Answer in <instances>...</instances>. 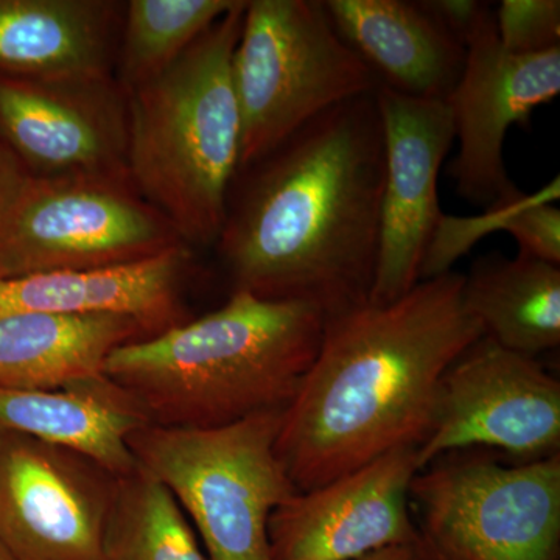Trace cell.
<instances>
[{
	"label": "cell",
	"instance_id": "23",
	"mask_svg": "<svg viewBox=\"0 0 560 560\" xmlns=\"http://www.w3.org/2000/svg\"><path fill=\"white\" fill-rule=\"evenodd\" d=\"M559 176L537 194L525 195L512 210L504 232L518 243V254L560 267Z\"/></svg>",
	"mask_w": 560,
	"mask_h": 560
},
{
	"label": "cell",
	"instance_id": "3",
	"mask_svg": "<svg viewBox=\"0 0 560 560\" xmlns=\"http://www.w3.org/2000/svg\"><path fill=\"white\" fill-rule=\"evenodd\" d=\"M324 320L305 302L232 291L219 311L120 346L103 374L151 425H230L289 407L318 355Z\"/></svg>",
	"mask_w": 560,
	"mask_h": 560
},
{
	"label": "cell",
	"instance_id": "24",
	"mask_svg": "<svg viewBox=\"0 0 560 560\" xmlns=\"http://www.w3.org/2000/svg\"><path fill=\"white\" fill-rule=\"evenodd\" d=\"M501 46L515 55L560 47L559 0H503L495 11Z\"/></svg>",
	"mask_w": 560,
	"mask_h": 560
},
{
	"label": "cell",
	"instance_id": "20",
	"mask_svg": "<svg viewBox=\"0 0 560 560\" xmlns=\"http://www.w3.org/2000/svg\"><path fill=\"white\" fill-rule=\"evenodd\" d=\"M460 298L486 337L504 349L537 359L559 348L560 267L522 254H486L464 276Z\"/></svg>",
	"mask_w": 560,
	"mask_h": 560
},
{
	"label": "cell",
	"instance_id": "17",
	"mask_svg": "<svg viewBox=\"0 0 560 560\" xmlns=\"http://www.w3.org/2000/svg\"><path fill=\"white\" fill-rule=\"evenodd\" d=\"M150 420L106 375L55 389L0 388V431L90 459L114 478L138 467L130 436Z\"/></svg>",
	"mask_w": 560,
	"mask_h": 560
},
{
	"label": "cell",
	"instance_id": "13",
	"mask_svg": "<svg viewBox=\"0 0 560 560\" xmlns=\"http://www.w3.org/2000/svg\"><path fill=\"white\" fill-rule=\"evenodd\" d=\"M385 139L381 242L371 304H388L420 282V268L442 217L438 178L455 130L444 101L416 98L378 84Z\"/></svg>",
	"mask_w": 560,
	"mask_h": 560
},
{
	"label": "cell",
	"instance_id": "21",
	"mask_svg": "<svg viewBox=\"0 0 560 560\" xmlns=\"http://www.w3.org/2000/svg\"><path fill=\"white\" fill-rule=\"evenodd\" d=\"M103 560H208L175 495L142 467L117 478Z\"/></svg>",
	"mask_w": 560,
	"mask_h": 560
},
{
	"label": "cell",
	"instance_id": "7",
	"mask_svg": "<svg viewBox=\"0 0 560 560\" xmlns=\"http://www.w3.org/2000/svg\"><path fill=\"white\" fill-rule=\"evenodd\" d=\"M410 499L429 560H560V453L515 466L447 453L416 474Z\"/></svg>",
	"mask_w": 560,
	"mask_h": 560
},
{
	"label": "cell",
	"instance_id": "9",
	"mask_svg": "<svg viewBox=\"0 0 560 560\" xmlns=\"http://www.w3.org/2000/svg\"><path fill=\"white\" fill-rule=\"evenodd\" d=\"M497 448L530 463L560 453V383L534 357L482 335L441 377L419 469L452 452Z\"/></svg>",
	"mask_w": 560,
	"mask_h": 560
},
{
	"label": "cell",
	"instance_id": "15",
	"mask_svg": "<svg viewBox=\"0 0 560 560\" xmlns=\"http://www.w3.org/2000/svg\"><path fill=\"white\" fill-rule=\"evenodd\" d=\"M191 248L175 246L153 259L95 271H54L0 278V318L46 315H124L150 337L186 323L184 280Z\"/></svg>",
	"mask_w": 560,
	"mask_h": 560
},
{
	"label": "cell",
	"instance_id": "8",
	"mask_svg": "<svg viewBox=\"0 0 560 560\" xmlns=\"http://www.w3.org/2000/svg\"><path fill=\"white\" fill-rule=\"evenodd\" d=\"M179 245L128 179L33 176L0 228V278L108 270Z\"/></svg>",
	"mask_w": 560,
	"mask_h": 560
},
{
	"label": "cell",
	"instance_id": "5",
	"mask_svg": "<svg viewBox=\"0 0 560 560\" xmlns=\"http://www.w3.org/2000/svg\"><path fill=\"white\" fill-rule=\"evenodd\" d=\"M283 410L215 427H142L136 463L165 486L205 545L208 560H272L268 523L298 492L276 453Z\"/></svg>",
	"mask_w": 560,
	"mask_h": 560
},
{
	"label": "cell",
	"instance_id": "28",
	"mask_svg": "<svg viewBox=\"0 0 560 560\" xmlns=\"http://www.w3.org/2000/svg\"><path fill=\"white\" fill-rule=\"evenodd\" d=\"M0 560H16L2 544H0Z\"/></svg>",
	"mask_w": 560,
	"mask_h": 560
},
{
	"label": "cell",
	"instance_id": "25",
	"mask_svg": "<svg viewBox=\"0 0 560 560\" xmlns=\"http://www.w3.org/2000/svg\"><path fill=\"white\" fill-rule=\"evenodd\" d=\"M419 5L463 46L482 18L492 10L490 3L477 0H419Z\"/></svg>",
	"mask_w": 560,
	"mask_h": 560
},
{
	"label": "cell",
	"instance_id": "2",
	"mask_svg": "<svg viewBox=\"0 0 560 560\" xmlns=\"http://www.w3.org/2000/svg\"><path fill=\"white\" fill-rule=\"evenodd\" d=\"M463 280L448 271L388 304L324 320L318 355L276 440L298 492L422 445L442 375L485 335L464 308Z\"/></svg>",
	"mask_w": 560,
	"mask_h": 560
},
{
	"label": "cell",
	"instance_id": "11",
	"mask_svg": "<svg viewBox=\"0 0 560 560\" xmlns=\"http://www.w3.org/2000/svg\"><path fill=\"white\" fill-rule=\"evenodd\" d=\"M464 47L466 65L445 101L459 143L448 175L459 198L488 209L515 187L504 165L508 131L528 127L534 110L559 95L560 47L511 54L501 46L493 10Z\"/></svg>",
	"mask_w": 560,
	"mask_h": 560
},
{
	"label": "cell",
	"instance_id": "26",
	"mask_svg": "<svg viewBox=\"0 0 560 560\" xmlns=\"http://www.w3.org/2000/svg\"><path fill=\"white\" fill-rule=\"evenodd\" d=\"M33 176L0 136V228L20 201Z\"/></svg>",
	"mask_w": 560,
	"mask_h": 560
},
{
	"label": "cell",
	"instance_id": "4",
	"mask_svg": "<svg viewBox=\"0 0 560 560\" xmlns=\"http://www.w3.org/2000/svg\"><path fill=\"white\" fill-rule=\"evenodd\" d=\"M246 0L156 79L128 94V178L189 248H210L226 220L241 164V110L232 57Z\"/></svg>",
	"mask_w": 560,
	"mask_h": 560
},
{
	"label": "cell",
	"instance_id": "16",
	"mask_svg": "<svg viewBox=\"0 0 560 560\" xmlns=\"http://www.w3.org/2000/svg\"><path fill=\"white\" fill-rule=\"evenodd\" d=\"M323 7L335 31L382 86L444 102L455 90L466 47L419 2L324 0Z\"/></svg>",
	"mask_w": 560,
	"mask_h": 560
},
{
	"label": "cell",
	"instance_id": "19",
	"mask_svg": "<svg viewBox=\"0 0 560 560\" xmlns=\"http://www.w3.org/2000/svg\"><path fill=\"white\" fill-rule=\"evenodd\" d=\"M124 315H27L0 318V388L55 389L102 377L110 353L149 338Z\"/></svg>",
	"mask_w": 560,
	"mask_h": 560
},
{
	"label": "cell",
	"instance_id": "22",
	"mask_svg": "<svg viewBox=\"0 0 560 560\" xmlns=\"http://www.w3.org/2000/svg\"><path fill=\"white\" fill-rule=\"evenodd\" d=\"M237 0H131L119 38V83L130 92L171 68Z\"/></svg>",
	"mask_w": 560,
	"mask_h": 560
},
{
	"label": "cell",
	"instance_id": "12",
	"mask_svg": "<svg viewBox=\"0 0 560 560\" xmlns=\"http://www.w3.org/2000/svg\"><path fill=\"white\" fill-rule=\"evenodd\" d=\"M116 480L75 453L0 431V544L16 560H103Z\"/></svg>",
	"mask_w": 560,
	"mask_h": 560
},
{
	"label": "cell",
	"instance_id": "6",
	"mask_svg": "<svg viewBox=\"0 0 560 560\" xmlns=\"http://www.w3.org/2000/svg\"><path fill=\"white\" fill-rule=\"evenodd\" d=\"M241 164H254L334 106L377 90L318 0H249L232 57Z\"/></svg>",
	"mask_w": 560,
	"mask_h": 560
},
{
	"label": "cell",
	"instance_id": "27",
	"mask_svg": "<svg viewBox=\"0 0 560 560\" xmlns=\"http://www.w3.org/2000/svg\"><path fill=\"white\" fill-rule=\"evenodd\" d=\"M357 560H429V558H427V552L420 541L415 545L385 548V550L372 552V555Z\"/></svg>",
	"mask_w": 560,
	"mask_h": 560
},
{
	"label": "cell",
	"instance_id": "1",
	"mask_svg": "<svg viewBox=\"0 0 560 560\" xmlns=\"http://www.w3.org/2000/svg\"><path fill=\"white\" fill-rule=\"evenodd\" d=\"M383 186L375 91L319 114L237 171L215 243L232 291L305 302L326 319L368 304Z\"/></svg>",
	"mask_w": 560,
	"mask_h": 560
},
{
	"label": "cell",
	"instance_id": "14",
	"mask_svg": "<svg viewBox=\"0 0 560 560\" xmlns=\"http://www.w3.org/2000/svg\"><path fill=\"white\" fill-rule=\"evenodd\" d=\"M418 447H399L319 488L294 492L272 512V560H357L420 544L408 500Z\"/></svg>",
	"mask_w": 560,
	"mask_h": 560
},
{
	"label": "cell",
	"instance_id": "10",
	"mask_svg": "<svg viewBox=\"0 0 560 560\" xmlns=\"http://www.w3.org/2000/svg\"><path fill=\"white\" fill-rule=\"evenodd\" d=\"M0 136L36 178L128 179V94L108 75L0 72Z\"/></svg>",
	"mask_w": 560,
	"mask_h": 560
},
{
	"label": "cell",
	"instance_id": "18",
	"mask_svg": "<svg viewBox=\"0 0 560 560\" xmlns=\"http://www.w3.org/2000/svg\"><path fill=\"white\" fill-rule=\"evenodd\" d=\"M119 11L106 0H0V72L108 75Z\"/></svg>",
	"mask_w": 560,
	"mask_h": 560
}]
</instances>
